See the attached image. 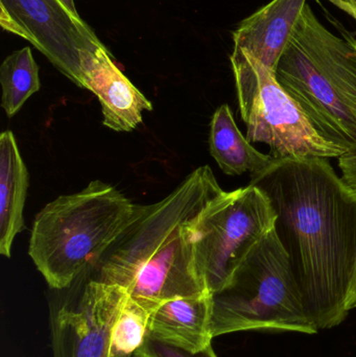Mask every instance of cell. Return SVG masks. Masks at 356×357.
<instances>
[{
    "instance_id": "cell-1",
    "label": "cell",
    "mask_w": 356,
    "mask_h": 357,
    "mask_svg": "<svg viewBox=\"0 0 356 357\" xmlns=\"http://www.w3.org/2000/svg\"><path fill=\"white\" fill-rule=\"evenodd\" d=\"M274 209L305 305L320 329L348 316L356 264V192L326 158L276 160L251 175Z\"/></svg>"
},
{
    "instance_id": "cell-2",
    "label": "cell",
    "mask_w": 356,
    "mask_h": 357,
    "mask_svg": "<svg viewBox=\"0 0 356 357\" xmlns=\"http://www.w3.org/2000/svg\"><path fill=\"white\" fill-rule=\"evenodd\" d=\"M224 192L210 167H199L162 201L140 207L135 220L92 268V279L118 285L153 307L210 293L196 264V226Z\"/></svg>"
},
{
    "instance_id": "cell-3",
    "label": "cell",
    "mask_w": 356,
    "mask_h": 357,
    "mask_svg": "<svg viewBox=\"0 0 356 357\" xmlns=\"http://www.w3.org/2000/svg\"><path fill=\"white\" fill-rule=\"evenodd\" d=\"M322 8L338 33L330 31L305 4L278 63L276 79L320 137L346 154H355L356 35Z\"/></svg>"
},
{
    "instance_id": "cell-4",
    "label": "cell",
    "mask_w": 356,
    "mask_h": 357,
    "mask_svg": "<svg viewBox=\"0 0 356 357\" xmlns=\"http://www.w3.org/2000/svg\"><path fill=\"white\" fill-rule=\"evenodd\" d=\"M108 183L92 181L73 195H61L33 220L29 255L52 289H68L91 270L139 214Z\"/></svg>"
},
{
    "instance_id": "cell-5",
    "label": "cell",
    "mask_w": 356,
    "mask_h": 357,
    "mask_svg": "<svg viewBox=\"0 0 356 357\" xmlns=\"http://www.w3.org/2000/svg\"><path fill=\"white\" fill-rule=\"evenodd\" d=\"M213 337L251 331H319L275 228L251 252L229 284L212 295Z\"/></svg>"
},
{
    "instance_id": "cell-6",
    "label": "cell",
    "mask_w": 356,
    "mask_h": 357,
    "mask_svg": "<svg viewBox=\"0 0 356 357\" xmlns=\"http://www.w3.org/2000/svg\"><path fill=\"white\" fill-rule=\"evenodd\" d=\"M230 62L251 144L269 146L270 155L277 160L339 159L346 154L316 133L302 109L278 83L271 69L238 50L232 52Z\"/></svg>"
},
{
    "instance_id": "cell-7",
    "label": "cell",
    "mask_w": 356,
    "mask_h": 357,
    "mask_svg": "<svg viewBox=\"0 0 356 357\" xmlns=\"http://www.w3.org/2000/svg\"><path fill=\"white\" fill-rule=\"evenodd\" d=\"M275 209L267 193L255 186L224 192L199 220L196 257L211 294L225 289L242 262L275 228Z\"/></svg>"
},
{
    "instance_id": "cell-8",
    "label": "cell",
    "mask_w": 356,
    "mask_h": 357,
    "mask_svg": "<svg viewBox=\"0 0 356 357\" xmlns=\"http://www.w3.org/2000/svg\"><path fill=\"white\" fill-rule=\"evenodd\" d=\"M0 25L33 44L77 87L88 61L106 47L62 0H0Z\"/></svg>"
},
{
    "instance_id": "cell-9",
    "label": "cell",
    "mask_w": 356,
    "mask_h": 357,
    "mask_svg": "<svg viewBox=\"0 0 356 357\" xmlns=\"http://www.w3.org/2000/svg\"><path fill=\"white\" fill-rule=\"evenodd\" d=\"M127 298L123 287L91 279L75 303L52 314L54 357H109L111 329Z\"/></svg>"
},
{
    "instance_id": "cell-10",
    "label": "cell",
    "mask_w": 356,
    "mask_h": 357,
    "mask_svg": "<svg viewBox=\"0 0 356 357\" xmlns=\"http://www.w3.org/2000/svg\"><path fill=\"white\" fill-rule=\"evenodd\" d=\"M81 88L100 100L104 126L116 132H131L142 123V113L153 104L117 67L108 48H100L83 69Z\"/></svg>"
},
{
    "instance_id": "cell-11",
    "label": "cell",
    "mask_w": 356,
    "mask_h": 357,
    "mask_svg": "<svg viewBox=\"0 0 356 357\" xmlns=\"http://www.w3.org/2000/svg\"><path fill=\"white\" fill-rule=\"evenodd\" d=\"M307 0H272L247 17L233 31V50H240L276 73Z\"/></svg>"
},
{
    "instance_id": "cell-12",
    "label": "cell",
    "mask_w": 356,
    "mask_h": 357,
    "mask_svg": "<svg viewBox=\"0 0 356 357\" xmlns=\"http://www.w3.org/2000/svg\"><path fill=\"white\" fill-rule=\"evenodd\" d=\"M212 294L201 293L167 300L153 310L148 339L198 354L212 342Z\"/></svg>"
},
{
    "instance_id": "cell-13",
    "label": "cell",
    "mask_w": 356,
    "mask_h": 357,
    "mask_svg": "<svg viewBox=\"0 0 356 357\" xmlns=\"http://www.w3.org/2000/svg\"><path fill=\"white\" fill-rule=\"evenodd\" d=\"M29 172L10 130L0 135V254L10 257L13 241L24 229Z\"/></svg>"
},
{
    "instance_id": "cell-14",
    "label": "cell",
    "mask_w": 356,
    "mask_h": 357,
    "mask_svg": "<svg viewBox=\"0 0 356 357\" xmlns=\"http://www.w3.org/2000/svg\"><path fill=\"white\" fill-rule=\"evenodd\" d=\"M209 149L219 169L228 176L251 175L269 169L277 159L257 151L236 126L228 105L219 106L210 125Z\"/></svg>"
},
{
    "instance_id": "cell-15",
    "label": "cell",
    "mask_w": 356,
    "mask_h": 357,
    "mask_svg": "<svg viewBox=\"0 0 356 357\" xmlns=\"http://www.w3.org/2000/svg\"><path fill=\"white\" fill-rule=\"evenodd\" d=\"M1 107L6 116L13 117L31 96L39 91V66L29 46L15 50L0 66Z\"/></svg>"
},
{
    "instance_id": "cell-16",
    "label": "cell",
    "mask_w": 356,
    "mask_h": 357,
    "mask_svg": "<svg viewBox=\"0 0 356 357\" xmlns=\"http://www.w3.org/2000/svg\"><path fill=\"white\" fill-rule=\"evenodd\" d=\"M154 308L127 294L111 329L109 357L139 356L148 339V323Z\"/></svg>"
},
{
    "instance_id": "cell-17",
    "label": "cell",
    "mask_w": 356,
    "mask_h": 357,
    "mask_svg": "<svg viewBox=\"0 0 356 357\" xmlns=\"http://www.w3.org/2000/svg\"><path fill=\"white\" fill-rule=\"evenodd\" d=\"M138 357H217L212 345L198 354H190L160 342L148 339Z\"/></svg>"
},
{
    "instance_id": "cell-18",
    "label": "cell",
    "mask_w": 356,
    "mask_h": 357,
    "mask_svg": "<svg viewBox=\"0 0 356 357\" xmlns=\"http://www.w3.org/2000/svg\"><path fill=\"white\" fill-rule=\"evenodd\" d=\"M339 167L342 171V180L356 192V153L344 154L339 158Z\"/></svg>"
},
{
    "instance_id": "cell-19",
    "label": "cell",
    "mask_w": 356,
    "mask_h": 357,
    "mask_svg": "<svg viewBox=\"0 0 356 357\" xmlns=\"http://www.w3.org/2000/svg\"><path fill=\"white\" fill-rule=\"evenodd\" d=\"M356 21V0H327Z\"/></svg>"
},
{
    "instance_id": "cell-20",
    "label": "cell",
    "mask_w": 356,
    "mask_h": 357,
    "mask_svg": "<svg viewBox=\"0 0 356 357\" xmlns=\"http://www.w3.org/2000/svg\"><path fill=\"white\" fill-rule=\"evenodd\" d=\"M349 312L356 308V264L355 274H353V282H351L350 291H349L348 303H347Z\"/></svg>"
},
{
    "instance_id": "cell-21",
    "label": "cell",
    "mask_w": 356,
    "mask_h": 357,
    "mask_svg": "<svg viewBox=\"0 0 356 357\" xmlns=\"http://www.w3.org/2000/svg\"><path fill=\"white\" fill-rule=\"evenodd\" d=\"M62 2L67 6V8H69V10H71V13L77 15V16H79V13H77V8H75V0H62Z\"/></svg>"
}]
</instances>
